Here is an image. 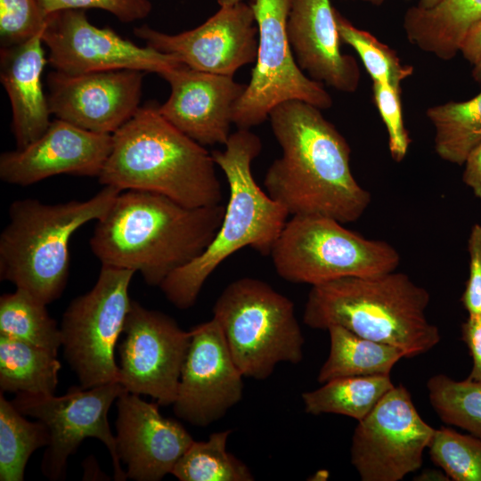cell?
I'll return each instance as SVG.
<instances>
[{"label": "cell", "mask_w": 481, "mask_h": 481, "mask_svg": "<svg viewBox=\"0 0 481 481\" xmlns=\"http://www.w3.org/2000/svg\"><path fill=\"white\" fill-rule=\"evenodd\" d=\"M473 65L474 69L472 71V75L477 82L481 83V57Z\"/></svg>", "instance_id": "b9f144b4"}, {"label": "cell", "mask_w": 481, "mask_h": 481, "mask_svg": "<svg viewBox=\"0 0 481 481\" xmlns=\"http://www.w3.org/2000/svg\"><path fill=\"white\" fill-rule=\"evenodd\" d=\"M50 443L48 428L41 421L25 419L0 394V480L22 481L27 462L38 448Z\"/></svg>", "instance_id": "f1b7e54d"}, {"label": "cell", "mask_w": 481, "mask_h": 481, "mask_svg": "<svg viewBox=\"0 0 481 481\" xmlns=\"http://www.w3.org/2000/svg\"><path fill=\"white\" fill-rule=\"evenodd\" d=\"M134 33L147 46L203 72L233 77L257 59V26L251 4L244 2L221 6L200 26L176 35L148 26L135 28Z\"/></svg>", "instance_id": "9a60e30c"}, {"label": "cell", "mask_w": 481, "mask_h": 481, "mask_svg": "<svg viewBox=\"0 0 481 481\" xmlns=\"http://www.w3.org/2000/svg\"><path fill=\"white\" fill-rule=\"evenodd\" d=\"M191 334L172 405L178 418L194 426L207 427L241 400L244 376L215 318L195 326Z\"/></svg>", "instance_id": "2e32d148"}, {"label": "cell", "mask_w": 481, "mask_h": 481, "mask_svg": "<svg viewBox=\"0 0 481 481\" xmlns=\"http://www.w3.org/2000/svg\"><path fill=\"white\" fill-rule=\"evenodd\" d=\"M103 188L86 200L48 204L14 200L0 235V278L45 305L58 299L68 282L69 241L84 224L104 216L121 192Z\"/></svg>", "instance_id": "8992f818"}, {"label": "cell", "mask_w": 481, "mask_h": 481, "mask_svg": "<svg viewBox=\"0 0 481 481\" xmlns=\"http://www.w3.org/2000/svg\"><path fill=\"white\" fill-rule=\"evenodd\" d=\"M160 77L170 85V96L158 108L173 126L201 145L225 144L234 107L246 85L232 76L212 74L181 64Z\"/></svg>", "instance_id": "ffe728a7"}, {"label": "cell", "mask_w": 481, "mask_h": 481, "mask_svg": "<svg viewBox=\"0 0 481 481\" xmlns=\"http://www.w3.org/2000/svg\"><path fill=\"white\" fill-rule=\"evenodd\" d=\"M429 300L428 290L403 273L346 277L312 286L303 321L316 330L343 327L411 358L431 350L441 338L427 318Z\"/></svg>", "instance_id": "277c9868"}, {"label": "cell", "mask_w": 481, "mask_h": 481, "mask_svg": "<svg viewBox=\"0 0 481 481\" xmlns=\"http://www.w3.org/2000/svg\"><path fill=\"white\" fill-rule=\"evenodd\" d=\"M135 273L102 265L94 286L74 298L62 315L64 357L83 388L118 381L115 349L131 306Z\"/></svg>", "instance_id": "9c48e42d"}, {"label": "cell", "mask_w": 481, "mask_h": 481, "mask_svg": "<svg viewBox=\"0 0 481 481\" xmlns=\"http://www.w3.org/2000/svg\"><path fill=\"white\" fill-rule=\"evenodd\" d=\"M224 145V151L211 152L229 187L219 229L199 257L171 273L159 286L167 299L179 309L195 304L207 279L236 251L250 247L270 256L289 216L253 176L251 165L261 152V139L249 129H238Z\"/></svg>", "instance_id": "5b68a950"}, {"label": "cell", "mask_w": 481, "mask_h": 481, "mask_svg": "<svg viewBox=\"0 0 481 481\" xmlns=\"http://www.w3.org/2000/svg\"><path fill=\"white\" fill-rule=\"evenodd\" d=\"M231 432H215L205 441H193L171 474L180 481H253L249 468L227 451Z\"/></svg>", "instance_id": "f546056e"}, {"label": "cell", "mask_w": 481, "mask_h": 481, "mask_svg": "<svg viewBox=\"0 0 481 481\" xmlns=\"http://www.w3.org/2000/svg\"><path fill=\"white\" fill-rule=\"evenodd\" d=\"M414 478L420 481H448L451 480L445 472L442 469H425Z\"/></svg>", "instance_id": "60d3db41"}, {"label": "cell", "mask_w": 481, "mask_h": 481, "mask_svg": "<svg viewBox=\"0 0 481 481\" xmlns=\"http://www.w3.org/2000/svg\"><path fill=\"white\" fill-rule=\"evenodd\" d=\"M159 405L127 391L117 399V453L130 479H162L194 441L178 421L163 417Z\"/></svg>", "instance_id": "d6986e66"}, {"label": "cell", "mask_w": 481, "mask_h": 481, "mask_svg": "<svg viewBox=\"0 0 481 481\" xmlns=\"http://www.w3.org/2000/svg\"><path fill=\"white\" fill-rule=\"evenodd\" d=\"M460 52L472 64L481 57V20L469 28L463 38Z\"/></svg>", "instance_id": "ab89813d"}, {"label": "cell", "mask_w": 481, "mask_h": 481, "mask_svg": "<svg viewBox=\"0 0 481 481\" xmlns=\"http://www.w3.org/2000/svg\"><path fill=\"white\" fill-rule=\"evenodd\" d=\"M343 224L320 215L292 216L270 254L278 275L315 286L396 270L401 257L392 245L367 239Z\"/></svg>", "instance_id": "ba28073f"}, {"label": "cell", "mask_w": 481, "mask_h": 481, "mask_svg": "<svg viewBox=\"0 0 481 481\" xmlns=\"http://www.w3.org/2000/svg\"><path fill=\"white\" fill-rule=\"evenodd\" d=\"M461 339L467 345L473 362L468 379L481 383V314H469L461 325Z\"/></svg>", "instance_id": "74e56055"}, {"label": "cell", "mask_w": 481, "mask_h": 481, "mask_svg": "<svg viewBox=\"0 0 481 481\" xmlns=\"http://www.w3.org/2000/svg\"><path fill=\"white\" fill-rule=\"evenodd\" d=\"M244 0H217L220 7L221 6H230L236 4L238 3L243 2ZM250 2H253L254 0H249Z\"/></svg>", "instance_id": "ee69618b"}, {"label": "cell", "mask_w": 481, "mask_h": 481, "mask_svg": "<svg viewBox=\"0 0 481 481\" xmlns=\"http://www.w3.org/2000/svg\"><path fill=\"white\" fill-rule=\"evenodd\" d=\"M287 34L298 65L309 77L340 92L356 91L359 67L353 56L340 51L330 0H291Z\"/></svg>", "instance_id": "44dd1931"}, {"label": "cell", "mask_w": 481, "mask_h": 481, "mask_svg": "<svg viewBox=\"0 0 481 481\" xmlns=\"http://www.w3.org/2000/svg\"><path fill=\"white\" fill-rule=\"evenodd\" d=\"M118 346V381L127 392L173 404L192 334L167 314L132 300Z\"/></svg>", "instance_id": "4fadbf2b"}, {"label": "cell", "mask_w": 481, "mask_h": 481, "mask_svg": "<svg viewBox=\"0 0 481 481\" xmlns=\"http://www.w3.org/2000/svg\"><path fill=\"white\" fill-rule=\"evenodd\" d=\"M434 432L407 388L395 386L358 421L351 463L363 481H399L421 467Z\"/></svg>", "instance_id": "7c38bea8"}, {"label": "cell", "mask_w": 481, "mask_h": 481, "mask_svg": "<svg viewBox=\"0 0 481 481\" xmlns=\"http://www.w3.org/2000/svg\"><path fill=\"white\" fill-rule=\"evenodd\" d=\"M469 278L461 303L469 315L481 314V224L472 226L468 240Z\"/></svg>", "instance_id": "8d00e7d4"}, {"label": "cell", "mask_w": 481, "mask_h": 481, "mask_svg": "<svg viewBox=\"0 0 481 481\" xmlns=\"http://www.w3.org/2000/svg\"><path fill=\"white\" fill-rule=\"evenodd\" d=\"M45 304L28 291L16 289L0 298V335L39 346L57 355L62 346L61 328Z\"/></svg>", "instance_id": "83f0119b"}, {"label": "cell", "mask_w": 481, "mask_h": 481, "mask_svg": "<svg viewBox=\"0 0 481 481\" xmlns=\"http://www.w3.org/2000/svg\"><path fill=\"white\" fill-rule=\"evenodd\" d=\"M224 211L223 204L192 208L155 192L122 191L96 221L90 248L102 265L139 272L159 287L206 249Z\"/></svg>", "instance_id": "7a4b0ae2"}, {"label": "cell", "mask_w": 481, "mask_h": 481, "mask_svg": "<svg viewBox=\"0 0 481 481\" xmlns=\"http://www.w3.org/2000/svg\"><path fill=\"white\" fill-rule=\"evenodd\" d=\"M327 330L330 348L317 376L322 384L345 377L390 375L395 364L405 357L395 346L361 337L343 327L332 326Z\"/></svg>", "instance_id": "cb8c5ba5"}, {"label": "cell", "mask_w": 481, "mask_h": 481, "mask_svg": "<svg viewBox=\"0 0 481 481\" xmlns=\"http://www.w3.org/2000/svg\"><path fill=\"white\" fill-rule=\"evenodd\" d=\"M125 391L119 381H111L91 388L72 387L61 396L16 394L12 400L16 409L24 416L43 422L49 429L50 443L41 461V471L47 478H65L68 458L87 437L99 439L109 450L114 479L127 478L108 421L109 409Z\"/></svg>", "instance_id": "8fae6325"}, {"label": "cell", "mask_w": 481, "mask_h": 481, "mask_svg": "<svg viewBox=\"0 0 481 481\" xmlns=\"http://www.w3.org/2000/svg\"><path fill=\"white\" fill-rule=\"evenodd\" d=\"M291 0H254L258 30L256 65L249 83L238 100L232 123L238 129H250L265 121L281 102L298 100L326 110L332 106L330 94L322 83L303 73L293 55L287 34Z\"/></svg>", "instance_id": "30bf717a"}, {"label": "cell", "mask_w": 481, "mask_h": 481, "mask_svg": "<svg viewBox=\"0 0 481 481\" xmlns=\"http://www.w3.org/2000/svg\"><path fill=\"white\" fill-rule=\"evenodd\" d=\"M480 20L481 0H440L429 9H408L404 28L412 44L449 61L460 52L469 28Z\"/></svg>", "instance_id": "603a6c76"}, {"label": "cell", "mask_w": 481, "mask_h": 481, "mask_svg": "<svg viewBox=\"0 0 481 481\" xmlns=\"http://www.w3.org/2000/svg\"><path fill=\"white\" fill-rule=\"evenodd\" d=\"M432 461L454 481H481V439L451 428L436 429L428 445Z\"/></svg>", "instance_id": "d6a6232c"}, {"label": "cell", "mask_w": 481, "mask_h": 481, "mask_svg": "<svg viewBox=\"0 0 481 481\" xmlns=\"http://www.w3.org/2000/svg\"><path fill=\"white\" fill-rule=\"evenodd\" d=\"M335 19L340 39L356 51L373 82L400 89L402 81L412 74L413 68L402 64L390 47L370 32L355 27L336 9Z\"/></svg>", "instance_id": "1f68e13d"}, {"label": "cell", "mask_w": 481, "mask_h": 481, "mask_svg": "<svg viewBox=\"0 0 481 481\" xmlns=\"http://www.w3.org/2000/svg\"><path fill=\"white\" fill-rule=\"evenodd\" d=\"M213 318L244 377L263 380L277 364L303 359L305 338L293 302L267 282L242 277L217 298Z\"/></svg>", "instance_id": "52a82bcc"}, {"label": "cell", "mask_w": 481, "mask_h": 481, "mask_svg": "<svg viewBox=\"0 0 481 481\" xmlns=\"http://www.w3.org/2000/svg\"><path fill=\"white\" fill-rule=\"evenodd\" d=\"M281 155L268 167L264 185L289 216L320 215L342 224L357 221L371 193L355 180L351 150L321 110L290 100L269 113Z\"/></svg>", "instance_id": "6da1fadb"}, {"label": "cell", "mask_w": 481, "mask_h": 481, "mask_svg": "<svg viewBox=\"0 0 481 481\" xmlns=\"http://www.w3.org/2000/svg\"><path fill=\"white\" fill-rule=\"evenodd\" d=\"M427 388L433 409L444 423L481 439V383L438 374L428 380Z\"/></svg>", "instance_id": "4dcf8cb0"}, {"label": "cell", "mask_w": 481, "mask_h": 481, "mask_svg": "<svg viewBox=\"0 0 481 481\" xmlns=\"http://www.w3.org/2000/svg\"><path fill=\"white\" fill-rule=\"evenodd\" d=\"M362 1L372 4L375 5H379V4H381L385 0H362Z\"/></svg>", "instance_id": "f6af8a7d"}, {"label": "cell", "mask_w": 481, "mask_h": 481, "mask_svg": "<svg viewBox=\"0 0 481 481\" xmlns=\"http://www.w3.org/2000/svg\"><path fill=\"white\" fill-rule=\"evenodd\" d=\"M45 12L49 15L68 9L98 8L112 13L123 22L142 20L151 11L149 0H39Z\"/></svg>", "instance_id": "d590c367"}, {"label": "cell", "mask_w": 481, "mask_h": 481, "mask_svg": "<svg viewBox=\"0 0 481 481\" xmlns=\"http://www.w3.org/2000/svg\"><path fill=\"white\" fill-rule=\"evenodd\" d=\"M143 71L115 69L47 76L51 114L80 128L114 134L138 110Z\"/></svg>", "instance_id": "e0dca14e"}, {"label": "cell", "mask_w": 481, "mask_h": 481, "mask_svg": "<svg viewBox=\"0 0 481 481\" xmlns=\"http://www.w3.org/2000/svg\"><path fill=\"white\" fill-rule=\"evenodd\" d=\"M373 95L387 130L391 157L401 162L408 152L411 140L404 125L400 89L386 83L373 82Z\"/></svg>", "instance_id": "e575fe53"}, {"label": "cell", "mask_w": 481, "mask_h": 481, "mask_svg": "<svg viewBox=\"0 0 481 481\" xmlns=\"http://www.w3.org/2000/svg\"><path fill=\"white\" fill-rule=\"evenodd\" d=\"M112 135L88 131L55 118L46 131L23 149L0 156V178L28 186L68 174L98 177L111 151Z\"/></svg>", "instance_id": "ac0fdd59"}, {"label": "cell", "mask_w": 481, "mask_h": 481, "mask_svg": "<svg viewBox=\"0 0 481 481\" xmlns=\"http://www.w3.org/2000/svg\"><path fill=\"white\" fill-rule=\"evenodd\" d=\"M427 116L435 128V150L444 160L463 165L481 143V93L464 102L433 106Z\"/></svg>", "instance_id": "4316f807"}, {"label": "cell", "mask_w": 481, "mask_h": 481, "mask_svg": "<svg viewBox=\"0 0 481 481\" xmlns=\"http://www.w3.org/2000/svg\"><path fill=\"white\" fill-rule=\"evenodd\" d=\"M439 2L440 0H420L416 6L421 9H429Z\"/></svg>", "instance_id": "7bdbcfd3"}, {"label": "cell", "mask_w": 481, "mask_h": 481, "mask_svg": "<svg viewBox=\"0 0 481 481\" xmlns=\"http://www.w3.org/2000/svg\"><path fill=\"white\" fill-rule=\"evenodd\" d=\"M463 165L462 180L481 200V143L469 152Z\"/></svg>", "instance_id": "f35d334b"}, {"label": "cell", "mask_w": 481, "mask_h": 481, "mask_svg": "<svg viewBox=\"0 0 481 481\" xmlns=\"http://www.w3.org/2000/svg\"><path fill=\"white\" fill-rule=\"evenodd\" d=\"M61 368L57 355L48 350L0 335L2 393L54 395Z\"/></svg>", "instance_id": "d4e9b609"}, {"label": "cell", "mask_w": 481, "mask_h": 481, "mask_svg": "<svg viewBox=\"0 0 481 481\" xmlns=\"http://www.w3.org/2000/svg\"><path fill=\"white\" fill-rule=\"evenodd\" d=\"M319 388L302 394L306 413H334L363 420L390 390V375L357 376L334 379Z\"/></svg>", "instance_id": "484cf974"}, {"label": "cell", "mask_w": 481, "mask_h": 481, "mask_svg": "<svg viewBox=\"0 0 481 481\" xmlns=\"http://www.w3.org/2000/svg\"><path fill=\"white\" fill-rule=\"evenodd\" d=\"M43 31L23 44L1 47L0 78L10 100L12 131L19 150L38 139L52 122L41 80L47 62Z\"/></svg>", "instance_id": "7402d4cb"}, {"label": "cell", "mask_w": 481, "mask_h": 481, "mask_svg": "<svg viewBox=\"0 0 481 481\" xmlns=\"http://www.w3.org/2000/svg\"><path fill=\"white\" fill-rule=\"evenodd\" d=\"M42 40L49 51L47 61L66 74L137 69L160 76L183 64L173 55L141 47L110 29L95 27L81 9L49 14Z\"/></svg>", "instance_id": "5bb4252c"}, {"label": "cell", "mask_w": 481, "mask_h": 481, "mask_svg": "<svg viewBox=\"0 0 481 481\" xmlns=\"http://www.w3.org/2000/svg\"><path fill=\"white\" fill-rule=\"evenodd\" d=\"M112 139L98 176L103 186L155 192L192 208L221 204L222 186L212 154L158 108H139Z\"/></svg>", "instance_id": "3957f363"}, {"label": "cell", "mask_w": 481, "mask_h": 481, "mask_svg": "<svg viewBox=\"0 0 481 481\" xmlns=\"http://www.w3.org/2000/svg\"><path fill=\"white\" fill-rule=\"evenodd\" d=\"M48 16L39 0H0L1 47L31 39L45 29Z\"/></svg>", "instance_id": "836d02e7"}]
</instances>
